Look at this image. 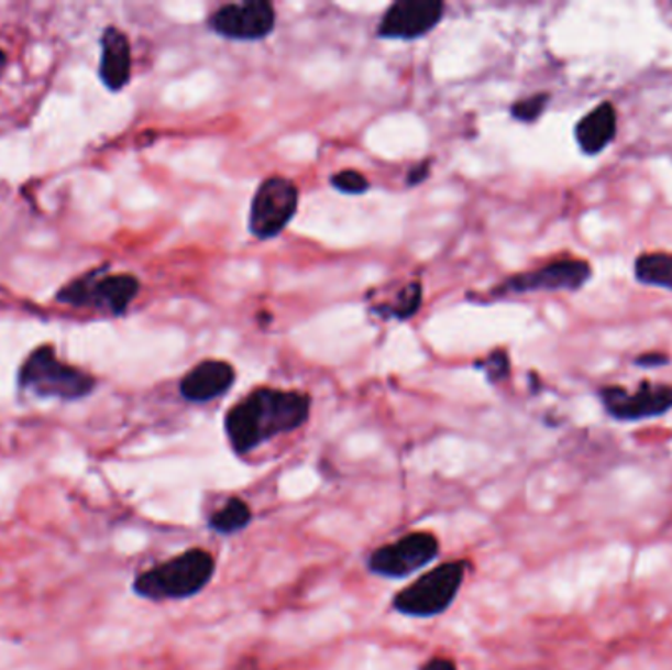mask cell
I'll return each mask as SVG.
<instances>
[{
	"label": "cell",
	"instance_id": "cell-1",
	"mask_svg": "<svg viewBox=\"0 0 672 670\" xmlns=\"http://www.w3.org/2000/svg\"><path fill=\"white\" fill-rule=\"evenodd\" d=\"M311 415V397L304 392L258 387L224 417V432L231 449L239 457L274 441L276 437L301 429Z\"/></svg>",
	"mask_w": 672,
	"mask_h": 670
},
{
	"label": "cell",
	"instance_id": "cell-23",
	"mask_svg": "<svg viewBox=\"0 0 672 670\" xmlns=\"http://www.w3.org/2000/svg\"><path fill=\"white\" fill-rule=\"evenodd\" d=\"M427 175H429V162H423L421 166L414 167V169L409 172V179H407V182H409V185L421 184L423 179H427Z\"/></svg>",
	"mask_w": 672,
	"mask_h": 670
},
{
	"label": "cell",
	"instance_id": "cell-8",
	"mask_svg": "<svg viewBox=\"0 0 672 670\" xmlns=\"http://www.w3.org/2000/svg\"><path fill=\"white\" fill-rule=\"evenodd\" d=\"M606 414L616 421L637 422L663 417L672 409V386L641 382L636 392L606 386L598 392Z\"/></svg>",
	"mask_w": 672,
	"mask_h": 670
},
{
	"label": "cell",
	"instance_id": "cell-19",
	"mask_svg": "<svg viewBox=\"0 0 672 670\" xmlns=\"http://www.w3.org/2000/svg\"><path fill=\"white\" fill-rule=\"evenodd\" d=\"M331 185L344 195H362L370 189L368 179L354 169H344L341 174L332 175Z\"/></svg>",
	"mask_w": 672,
	"mask_h": 670
},
{
	"label": "cell",
	"instance_id": "cell-21",
	"mask_svg": "<svg viewBox=\"0 0 672 670\" xmlns=\"http://www.w3.org/2000/svg\"><path fill=\"white\" fill-rule=\"evenodd\" d=\"M669 362H671V359L667 354H661V352H649V354L636 359L637 366L643 367L667 366Z\"/></svg>",
	"mask_w": 672,
	"mask_h": 670
},
{
	"label": "cell",
	"instance_id": "cell-9",
	"mask_svg": "<svg viewBox=\"0 0 672 670\" xmlns=\"http://www.w3.org/2000/svg\"><path fill=\"white\" fill-rule=\"evenodd\" d=\"M276 9L266 0H244L224 4L209 19L217 36L234 42H258L276 29Z\"/></svg>",
	"mask_w": 672,
	"mask_h": 670
},
{
	"label": "cell",
	"instance_id": "cell-7",
	"mask_svg": "<svg viewBox=\"0 0 672 670\" xmlns=\"http://www.w3.org/2000/svg\"><path fill=\"white\" fill-rule=\"evenodd\" d=\"M299 207L297 185L284 175H272L258 185L250 202L249 229L260 240L276 239L294 221Z\"/></svg>",
	"mask_w": 672,
	"mask_h": 670
},
{
	"label": "cell",
	"instance_id": "cell-24",
	"mask_svg": "<svg viewBox=\"0 0 672 670\" xmlns=\"http://www.w3.org/2000/svg\"><path fill=\"white\" fill-rule=\"evenodd\" d=\"M7 64H9V57L7 54L0 50V75L4 74V69H7Z\"/></svg>",
	"mask_w": 672,
	"mask_h": 670
},
{
	"label": "cell",
	"instance_id": "cell-14",
	"mask_svg": "<svg viewBox=\"0 0 672 670\" xmlns=\"http://www.w3.org/2000/svg\"><path fill=\"white\" fill-rule=\"evenodd\" d=\"M617 112L612 102H602L574 129V136L586 156H598L616 140Z\"/></svg>",
	"mask_w": 672,
	"mask_h": 670
},
{
	"label": "cell",
	"instance_id": "cell-11",
	"mask_svg": "<svg viewBox=\"0 0 672 670\" xmlns=\"http://www.w3.org/2000/svg\"><path fill=\"white\" fill-rule=\"evenodd\" d=\"M444 4L439 0H397L379 20L378 36L414 42L439 26Z\"/></svg>",
	"mask_w": 672,
	"mask_h": 670
},
{
	"label": "cell",
	"instance_id": "cell-3",
	"mask_svg": "<svg viewBox=\"0 0 672 670\" xmlns=\"http://www.w3.org/2000/svg\"><path fill=\"white\" fill-rule=\"evenodd\" d=\"M19 387L44 399L79 402L95 392L97 380L57 359L52 344H42L20 366Z\"/></svg>",
	"mask_w": 672,
	"mask_h": 670
},
{
	"label": "cell",
	"instance_id": "cell-10",
	"mask_svg": "<svg viewBox=\"0 0 672 670\" xmlns=\"http://www.w3.org/2000/svg\"><path fill=\"white\" fill-rule=\"evenodd\" d=\"M592 277V267L584 260L562 257L547 266L517 274L499 285L497 295L531 294V292H576L586 285Z\"/></svg>",
	"mask_w": 672,
	"mask_h": 670
},
{
	"label": "cell",
	"instance_id": "cell-15",
	"mask_svg": "<svg viewBox=\"0 0 672 670\" xmlns=\"http://www.w3.org/2000/svg\"><path fill=\"white\" fill-rule=\"evenodd\" d=\"M252 507L242 497H229L221 507H217L209 517V529L222 537H231L244 531L252 524Z\"/></svg>",
	"mask_w": 672,
	"mask_h": 670
},
{
	"label": "cell",
	"instance_id": "cell-5",
	"mask_svg": "<svg viewBox=\"0 0 672 670\" xmlns=\"http://www.w3.org/2000/svg\"><path fill=\"white\" fill-rule=\"evenodd\" d=\"M140 282L130 274H107V267L89 272L87 276L65 285L56 295L57 301L74 307H92L111 315H124L136 299Z\"/></svg>",
	"mask_w": 672,
	"mask_h": 670
},
{
	"label": "cell",
	"instance_id": "cell-18",
	"mask_svg": "<svg viewBox=\"0 0 672 670\" xmlns=\"http://www.w3.org/2000/svg\"><path fill=\"white\" fill-rule=\"evenodd\" d=\"M549 101H551V95H549V92H537V95H531V97H526V99H521V101L514 102L509 111H511V117H514V119L519 120V122H526V124H531L535 120H539L543 117L544 109H547Z\"/></svg>",
	"mask_w": 672,
	"mask_h": 670
},
{
	"label": "cell",
	"instance_id": "cell-16",
	"mask_svg": "<svg viewBox=\"0 0 672 670\" xmlns=\"http://www.w3.org/2000/svg\"><path fill=\"white\" fill-rule=\"evenodd\" d=\"M637 282L672 292V254L649 252L636 260Z\"/></svg>",
	"mask_w": 672,
	"mask_h": 670
},
{
	"label": "cell",
	"instance_id": "cell-12",
	"mask_svg": "<svg viewBox=\"0 0 672 670\" xmlns=\"http://www.w3.org/2000/svg\"><path fill=\"white\" fill-rule=\"evenodd\" d=\"M236 382V372L224 360H203L179 382V394L191 404H209L227 394Z\"/></svg>",
	"mask_w": 672,
	"mask_h": 670
},
{
	"label": "cell",
	"instance_id": "cell-20",
	"mask_svg": "<svg viewBox=\"0 0 672 670\" xmlns=\"http://www.w3.org/2000/svg\"><path fill=\"white\" fill-rule=\"evenodd\" d=\"M484 370H486L489 380H502V377H506L507 372H509V360H507L506 352H504V350L494 352V354L489 356L488 362L484 364Z\"/></svg>",
	"mask_w": 672,
	"mask_h": 670
},
{
	"label": "cell",
	"instance_id": "cell-22",
	"mask_svg": "<svg viewBox=\"0 0 672 670\" xmlns=\"http://www.w3.org/2000/svg\"><path fill=\"white\" fill-rule=\"evenodd\" d=\"M419 670H459V667L449 657H433V659L423 662Z\"/></svg>",
	"mask_w": 672,
	"mask_h": 670
},
{
	"label": "cell",
	"instance_id": "cell-2",
	"mask_svg": "<svg viewBox=\"0 0 672 670\" xmlns=\"http://www.w3.org/2000/svg\"><path fill=\"white\" fill-rule=\"evenodd\" d=\"M217 559L205 549H187L139 572L132 580V592L152 604L181 602L199 596L211 584Z\"/></svg>",
	"mask_w": 672,
	"mask_h": 670
},
{
	"label": "cell",
	"instance_id": "cell-17",
	"mask_svg": "<svg viewBox=\"0 0 672 670\" xmlns=\"http://www.w3.org/2000/svg\"><path fill=\"white\" fill-rule=\"evenodd\" d=\"M421 301H423V289H421V284L414 282V284L406 285L397 295L396 304L384 311L389 312V317H396V319H409L419 311Z\"/></svg>",
	"mask_w": 672,
	"mask_h": 670
},
{
	"label": "cell",
	"instance_id": "cell-4",
	"mask_svg": "<svg viewBox=\"0 0 672 670\" xmlns=\"http://www.w3.org/2000/svg\"><path fill=\"white\" fill-rule=\"evenodd\" d=\"M469 560H449L427 570L392 597L397 614L415 619H431L444 614L461 594L469 574Z\"/></svg>",
	"mask_w": 672,
	"mask_h": 670
},
{
	"label": "cell",
	"instance_id": "cell-13",
	"mask_svg": "<svg viewBox=\"0 0 672 670\" xmlns=\"http://www.w3.org/2000/svg\"><path fill=\"white\" fill-rule=\"evenodd\" d=\"M132 75V47L129 36L122 30L109 26L101 37V64L99 77L102 85L112 92H119L130 84Z\"/></svg>",
	"mask_w": 672,
	"mask_h": 670
},
{
	"label": "cell",
	"instance_id": "cell-6",
	"mask_svg": "<svg viewBox=\"0 0 672 670\" xmlns=\"http://www.w3.org/2000/svg\"><path fill=\"white\" fill-rule=\"evenodd\" d=\"M441 554V542L431 531H411L370 552L366 567L374 576L404 580L427 569Z\"/></svg>",
	"mask_w": 672,
	"mask_h": 670
}]
</instances>
